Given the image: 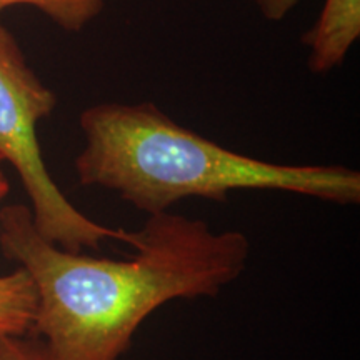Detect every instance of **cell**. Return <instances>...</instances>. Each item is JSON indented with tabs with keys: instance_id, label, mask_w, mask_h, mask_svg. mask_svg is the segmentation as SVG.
Returning <instances> with one entry per match:
<instances>
[{
	"instance_id": "cell-6",
	"label": "cell",
	"mask_w": 360,
	"mask_h": 360,
	"mask_svg": "<svg viewBox=\"0 0 360 360\" xmlns=\"http://www.w3.org/2000/svg\"><path fill=\"white\" fill-rule=\"evenodd\" d=\"M105 2L107 0H0V13L13 6H29L37 8L67 32H79L101 15Z\"/></svg>"
},
{
	"instance_id": "cell-4",
	"label": "cell",
	"mask_w": 360,
	"mask_h": 360,
	"mask_svg": "<svg viewBox=\"0 0 360 360\" xmlns=\"http://www.w3.org/2000/svg\"><path fill=\"white\" fill-rule=\"evenodd\" d=\"M360 37V0H323L315 24L304 34L309 69L327 74L344 64Z\"/></svg>"
},
{
	"instance_id": "cell-7",
	"label": "cell",
	"mask_w": 360,
	"mask_h": 360,
	"mask_svg": "<svg viewBox=\"0 0 360 360\" xmlns=\"http://www.w3.org/2000/svg\"><path fill=\"white\" fill-rule=\"evenodd\" d=\"M0 360H57L37 335L0 334Z\"/></svg>"
},
{
	"instance_id": "cell-2",
	"label": "cell",
	"mask_w": 360,
	"mask_h": 360,
	"mask_svg": "<svg viewBox=\"0 0 360 360\" xmlns=\"http://www.w3.org/2000/svg\"><path fill=\"white\" fill-rule=\"evenodd\" d=\"M80 186L115 192L155 215L186 199L225 202L236 191H278L340 205L360 202V174L344 165H287L242 155L188 130L155 103L103 102L79 119Z\"/></svg>"
},
{
	"instance_id": "cell-1",
	"label": "cell",
	"mask_w": 360,
	"mask_h": 360,
	"mask_svg": "<svg viewBox=\"0 0 360 360\" xmlns=\"http://www.w3.org/2000/svg\"><path fill=\"white\" fill-rule=\"evenodd\" d=\"M124 242L134 249L125 260L69 252L37 231L29 205L0 209V250L37 297L30 334L57 360H120L148 315L175 299L219 295L250 255L242 232L170 212L148 215Z\"/></svg>"
},
{
	"instance_id": "cell-5",
	"label": "cell",
	"mask_w": 360,
	"mask_h": 360,
	"mask_svg": "<svg viewBox=\"0 0 360 360\" xmlns=\"http://www.w3.org/2000/svg\"><path fill=\"white\" fill-rule=\"evenodd\" d=\"M37 297L24 269L0 276V334L25 335L32 332Z\"/></svg>"
},
{
	"instance_id": "cell-8",
	"label": "cell",
	"mask_w": 360,
	"mask_h": 360,
	"mask_svg": "<svg viewBox=\"0 0 360 360\" xmlns=\"http://www.w3.org/2000/svg\"><path fill=\"white\" fill-rule=\"evenodd\" d=\"M300 0H254L259 12L270 22H281L285 19Z\"/></svg>"
},
{
	"instance_id": "cell-9",
	"label": "cell",
	"mask_w": 360,
	"mask_h": 360,
	"mask_svg": "<svg viewBox=\"0 0 360 360\" xmlns=\"http://www.w3.org/2000/svg\"><path fill=\"white\" fill-rule=\"evenodd\" d=\"M4 164H6V160H4L2 154H0V209L4 207V200H6L8 192H11V184H8L6 170H4Z\"/></svg>"
},
{
	"instance_id": "cell-3",
	"label": "cell",
	"mask_w": 360,
	"mask_h": 360,
	"mask_svg": "<svg viewBox=\"0 0 360 360\" xmlns=\"http://www.w3.org/2000/svg\"><path fill=\"white\" fill-rule=\"evenodd\" d=\"M57 107V96L29 65L19 42L0 20V154L30 200L37 231L69 252L97 250L103 240L124 242L125 229H110L70 204L49 174L37 125Z\"/></svg>"
}]
</instances>
